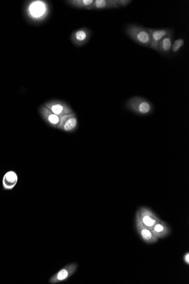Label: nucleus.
Returning <instances> with one entry per match:
<instances>
[{
  "label": "nucleus",
  "mask_w": 189,
  "mask_h": 284,
  "mask_svg": "<svg viewBox=\"0 0 189 284\" xmlns=\"http://www.w3.org/2000/svg\"><path fill=\"white\" fill-rule=\"evenodd\" d=\"M126 106L128 110L139 116H150L154 111L153 104L140 97L130 98L127 100Z\"/></svg>",
  "instance_id": "1"
},
{
  "label": "nucleus",
  "mask_w": 189,
  "mask_h": 284,
  "mask_svg": "<svg viewBox=\"0 0 189 284\" xmlns=\"http://www.w3.org/2000/svg\"><path fill=\"white\" fill-rule=\"evenodd\" d=\"M126 33L130 39L138 45L146 47L150 46L151 36L148 28L136 24H131L127 26Z\"/></svg>",
  "instance_id": "2"
},
{
  "label": "nucleus",
  "mask_w": 189,
  "mask_h": 284,
  "mask_svg": "<svg viewBox=\"0 0 189 284\" xmlns=\"http://www.w3.org/2000/svg\"><path fill=\"white\" fill-rule=\"evenodd\" d=\"M48 11V5L43 1H32L26 8L27 15L30 19L35 21L45 19Z\"/></svg>",
  "instance_id": "3"
},
{
  "label": "nucleus",
  "mask_w": 189,
  "mask_h": 284,
  "mask_svg": "<svg viewBox=\"0 0 189 284\" xmlns=\"http://www.w3.org/2000/svg\"><path fill=\"white\" fill-rule=\"evenodd\" d=\"M78 267H79V265L77 263H72L67 265L50 277L48 280V283L57 284L65 282L75 274Z\"/></svg>",
  "instance_id": "4"
},
{
  "label": "nucleus",
  "mask_w": 189,
  "mask_h": 284,
  "mask_svg": "<svg viewBox=\"0 0 189 284\" xmlns=\"http://www.w3.org/2000/svg\"><path fill=\"white\" fill-rule=\"evenodd\" d=\"M132 1L130 0H95L86 9L88 11L91 10H103L116 9L121 7H126Z\"/></svg>",
  "instance_id": "5"
},
{
  "label": "nucleus",
  "mask_w": 189,
  "mask_h": 284,
  "mask_svg": "<svg viewBox=\"0 0 189 284\" xmlns=\"http://www.w3.org/2000/svg\"><path fill=\"white\" fill-rule=\"evenodd\" d=\"M136 228L142 239L147 244H153L158 241V239L152 233L151 230L148 229L142 222L140 218L139 211H137L135 218Z\"/></svg>",
  "instance_id": "6"
},
{
  "label": "nucleus",
  "mask_w": 189,
  "mask_h": 284,
  "mask_svg": "<svg viewBox=\"0 0 189 284\" xmlns=\"http://www.w3.org/2000/svg\"><path fill=\"white\" fill-rule=\"evenodd\" d=\"M140 218L143 224L148 229L151 230L160 222L161 219L158 218L151 209L146 207H142L138 209Z\"/></svg>",
  "instance_id": "7"
},
{
  "label": "nucleus",
  "mask_w": 189,
  "mask_h": 284,
  "mask_svg": "<svg viewBox=\"0 0 189 284\" xmlns=\"http://www.w3.org/2000/svg\"><path fill=\"white\" fill-rule=\"evenodd\" d=\"M45 106L53 114L59 117L73 113V110L68 104L59 100H53L45 104Z\"/></svg>",
  "instance_id": "8"
},
{
  "label": "nucleus",
  "mask_w": 189,
  "mask_h": 284,
  "mask_svg": "<svg viewBox=\"0 0 189 284\" xmlns=\"http://www.w3.org/2000/svg\"><path fill=\"white\" fill-rule=\"evenodd\" d=\"M77 117L76 114L72 113L61 117L60 123L57 128L66 133H73L77 130Z\"/></svg>",
  "instance_id": "9"
},
{
  "label": "nucleus",
  "mask_w": 189,
  "mask_h": 284,
  "mask_svg": "<svg viewBox=\"0 0 189 284\" xmlns=\"http://www.w3.org/2000/svg\"><path fill=\"white\" fill-rule=\"evenodd\" d=\"M151 36L150 48L158 51V45L160 40L164 37L173 34V30L172 29H151L148 28Z\"/></svg>",
  "instance_id": "10"
},
{
  "label": "nucleus",
  "mask_w": 189,
  "mask_h": 284,
  "mask_svg": "<svg viewBox=\"0 0 189 284\" xmlns=\"http://www.w3.org/2000/svg\"><path fill=\"white\" fill-rule=\"evenodd\" d=\"M91 36L90 30L86 28L77 29L71 35V40L76 47L82 46L89 42Z\"/></svg>",
  "instance_id": "11"
},
{
  "label": "nucleus",
  "mask_w": 189,
  "mask_h": 284,
  "mask_svg": "<svg viewBox=\"0 0 189 284\" xmlns=\"http://www.w3.org/2000/svg\"><path fill=\"white\" fill-rule=\"evenodd\" d=\"M18 181L17 174L15 171H9L2 178L3 188L5 190H12L15 188Z\"/></svg>",
  "instance_id": "12"
},
{
  "label": "nucleus",
  "mask_w": 189,
  "mask_h": 284,
  "mask_svg": "<svg viewBox=\"0 0 189 284\" xmlns=\"http://www.w3.org/2000/svg\"><path fill=\"white\" fill-rule=\"evenodd\" d=\"M40 114H41L43 119L45 120L47 123H48L50 126L55 128H57V127H58L60 123V117L56 116L55 114H53L45 106H42L40 107Z\"/></svg>",
  "instance_id": "13"
},
{
  "label": "nucleus",
  "mask_w": 189,
  "mask_h": 284,
  "mask_svg": "<svg viewBox=\"0 0 189 284\" xmlns=\"http://www.w3.org/2000/svg\"><path fill=\"white\" fill-rule=\"evenodd\" d=\"M151 232L158 239H162L170 235L171 230L167 223L161 220L154 226L151 230Z\"/></svg>",
  "instance_id": "14"
},
{
  "label": "nucleus",
  "mask_w": 189,
  "mask_h": 284,
  "mask_svg": "<svg viewBox=\"0 0 189 284\" xmlns=\"http://www.w3.org/2000/svg\"><path fill=\"white\" fill-rule=\"evenodd\" d=\"M173 40V34L164 37V38L160 40L159 43H158V52L163 55H169L171 52Z\"/></svg>",
  "instance_id": "15"
},
{
  "label": "nucleus",
  "mask_w": 189,
  "mask_h": 284,
  "mask_svg": "<svg viewBox=\"0 0 189 284\" xmlns=\"http://www.w3.org/2000/svg\"><path fill=\"white\" fill-rule=\"evenodd\" d=\"M94 1V0H69V1H66L67 4L72 7L85 9L92 5Z\"/></svg>",
  "instance_id": "16"
},
{
  "label": "nucleus",
  "mask_w": 189,
  "mask_h": 284,
  "mask_svg": "<svg viewBox=\"0 0 189 284\" xmlns=\"http://www.w3.org/2000/svg\"><path fill=\"white\" fill-rule=\"evenodd\" d=\"M185 41L183 39H178L172 44L171 51L173 53H177L182 47L184 46Z\"/></svg>",
  "instance_id": "17"
},
{
  "label": "nucleus",
  "mask_w": 189,
  "mask_h": 284,
  "mask_svg": "<svg viewBox=\"0 0 189 284\" xmlns=\"http://www.w3.org/2000/svg\"><path fill=\"white\" fill-rule=\"evenodd\" d=\"M184 261L187 265H189V252H187L184 255Z\"/></svg>",
  "instance_id": "18"
}]
</instances>
